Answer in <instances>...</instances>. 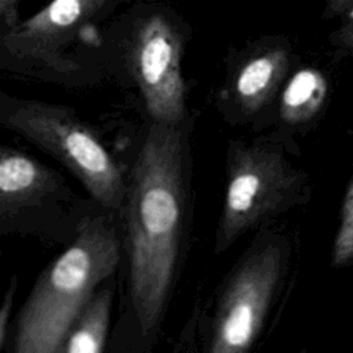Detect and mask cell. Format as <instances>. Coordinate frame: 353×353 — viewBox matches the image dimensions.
Wrapping results in <instances>:
<instances>
[{
	"label": "cell",
	"mask_w": 353,
	"mask_h": 353,
	"mask_svg": "<svg viewBox=\"0 0 353 353\" xmlns=\"http://www.w3.org/2000/svg\"><path fill=\"white\" fill-rule=\"evenodd\" d=\"M114 285L106 281L83 309L57 353H103Z\"/></svg>",
	"instance_id": "cell-10"
},
{
	"label": "cell",
	"mask_w": 353,
	"mask_h": 353,
	"mask_svg": "<svg viewBox=\"0 0 353 353\" xmlns=\"http://www.w3.org/2000/svg\"><path fill=\"white\" fill-rule=\"evenodd\" d=\"M19 0H0V18L4 26L12 28L17 21V4Z\"/></svg>",
	"instance_id": "cell-14"
},
{
	"label": "cell",
	"mask_w": 353,
	"mask_h": 353,
	"mask_svg": "<svg viewBox=\"0 0 353 353\" xmlns=\"http://www.w3.org/2000/svg\"><path fill=\"white\" fill-rule=\"evenodd\" d=\"M283 247L258 239L228 276L204 353H250L262 332L281 280Z\"/></svg>",
	"instance_id": "cell-5"
},
{
	"label": "cell",
	"mask_w": 353,
	"mask_h": 353,
	"mask_svg": "<svg viewBox=\"0 0 353 353\" xmlns=\"http://www.w3.org/2000/svg\"><path fill=\"white\" fill-rule=\"evenodd\" d=\"M287 69V54L280 48L251 57L239 70L234 97L245 113L258 112L272 97Z\"/></svg>",
	"instance_id": "cell-9"
},
{
	"label": "cell",
	"mask_w": 353,
	"mask_h": 353,
	"mask_svg": "<svg viewBox=\"0 0 353 353\" xmlns=\"http://www.w3.org/2000/svg\"><path fill=\"white\" fill-rule=\"evenodd\" d=\"M109 0H52L37 14L10 28L1 37L12 57L55 62L77 29Z\"/></svg>",
	"instance_id": "cell-7"
},
{
	"label": "cell",
	"mask_w": 353,
	"mask_h": 353,
	"mask_svg": "<svg viewBox=\"0 0 353 353\" xmlns=\"http://www.w3.org/2000/svg\"><path fill=\"white\" fill-rule=\"evenodd\" d=\"M62 176L15 148L0 149V229L14 232L29 210H37L50 197L68 193Z\"/></svg>",
	"instance_id": "cell-8"
},
{
	"label": "cell",
	"mask_w": 353,
	"mask_h": 353,
	"mask_svg": "<svg viewBox=\"0 0 353 353\" xmlns=\"http://www.w3.org/2000/svg\"><path fill=\"white\" fill-rule=\"evenodd\" d=\"M347 19H349V26H347V33L353 39V0H349V11H347Z\"/></svg>",
	"instance_id": "cell-15"
},
{
	"label": "cell",
	"mask_w": 353,
	"mask_h": 353,
	"mask_svg": "<svg viewBox=\"0 0 353 353\" xmlns=\"http://www.w3.org/2000/svg\"><path fill=\"white\" fill-rule=\"evenodd\" d=\"M15 290H17V277L14 276L12 280L10 281V285L3 296L1 307H0V349L4 350L7 346L8 341V334H10V321H11V307L14 303V296H15Z\"/></svg>",
	"instance_id": "cell-13"
},
{
	"label": "cell",
	"mask_w": 353,
	"mask_h": 353,
	"mask_svg": "<svg viewBox=\"0 0 353 353\" xmlns=\"http://www.w3.org/2000/svg\"><path fill=\"white\" fill-rule=\"evenodd\" d=\"M324 97V80L312 70L298 72L281 97V117L288 123L309 120L319 109Z\"/></svg>",
	"instance_id": "cell-11"
},
{
	"label": "cell",
	"mask_w": 353,
	"mask_h": 353,
	"mask_svg": "<svg viewBox=\"0 0 353 353\" xmlns=\"http://www.w3.org/2000/svg\"><path fill=\"white\" fill-rule=\"evenodd\" d=\"M119 262L120 240L112 219L84 216L72 243L40 273L21 307L12 353H57Z\"/></svg>",
	"instance_id": "cell-2"
},
{
	"label": "cell",
	"mask_w": 353,
	"mask_h": 353,
	"mask_svg": "<svg viewBox=\"0 0 353 353\" xmlns=\"http://www.w3.org/2000/svg\"><path fill=\"white\" fill-rule=\"evenodd\" d=\"M353 261V181L346 192L339 229L332 247V263L335 266Z\"/></svg>",
	"instance_id": "cell-12"
},
{
	"label": "cell",
	"mask_w": 353,
	"mask_h": 353,
	"mask_svg": "<svg viewBox=\"0 0 353 353\" xmlns=\"http://www.w3.org/2000/svg\"><path fill=\"white\" fill-rule=\"evenodd\" d=\"M298 176L269 145L232 142L226 159V189L214 250L225 252L243 234L287 207Z\"/></svg>",
	"instance_id": "cell-4"
},
{
	"label": "cell",
	"mask_w": 353,
	"mask_h": 353,
	"mask_svg": "<svg viewBox=\"0 0 353 353\" xmlns=\"http://www.w3.org/2000/svg\"><path fill=\"white\" fill-rule=\"evenodd\" d=\"M130 59L146 109L156 123L176 125L185 114L181 43L161 15H152L135 32Z\"/></svg>",
	"instance_id": "cell-6"
},
{
	"label": "cell",
	"mask_w": 353,
	"mask_h": 353,
	"mask_svg": "<svg viewBox=\"0 0 353 353\" xmlns=\"http://www.w3.org/2000/svg\"><path fill=\"white\" fill-rule=\"evenodd\" d=\"M1 124L61 163L108 210H119L127 194L123 171L95 132L72 109L36 101L12 102Z\"/></svg>",
	"instance_id": "cell-3"
},
{
	"label": "cell",
	"mask_w": 353,
	"mask_h": 353,
	"mask_svg": "<svg viewBox=\"0 0 353 353\" xmlns=\"http://www.w3.org/2000/svg\"><path fill=\"white\" fill-rule=\"evenodd\" d=\"M182 132L153 123L135 159L125 194L128 296L142 336L161 323L178 270L188 204Z\"/></svg>",
	"instance_id": "cell-1"
}]
</instances>
